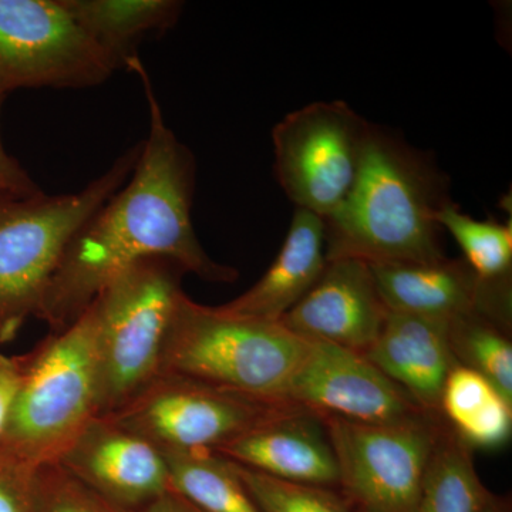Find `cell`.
I'll use <instances>...</instances> for the list:
<instances>
[{
    "label": "cell",
    "mask_w": 512,
    "mask_h": 512,
    "mask_svg": "<svg viewBox=\"0 0 512 512\" xmlns=\"http://www.w3.org/2000/svg\"><path fill=\"white\" fill-rule=\"evenodd\" d=\"M127 67L143 82L150 131L127 183L77 229L47 281L35 318L52 332L72 325L117 275L140 259H171L185 274L208 282L231 284L238 278L237 269L207 254L192 225L197 165L190 148L165 124L140 57Z\"/></svg>",
    "instance_id": "6da1fadb"
},
{
    "label": "cell",
    "mask_w": 512,
    "mask_h": 512,
    "mask_svg": "<svg viewBox=\"0 0 512 512\" xmlns=\"http://www.w3.org/2000/svg\"><path fill=\"white\" fill-rule=\"evenodd\" d=\"M450 201L446 175L427 154L370 124L348 197L325 220L326 259L389 264L443 258L439 212Z\"/></svg>",
    "instance_id": "7a4b0ae2"
},
{
    "label": "cell",
    "mask_w": 512,
    "mask_h": 512,
    "mask_svg": "<svg viewBox=\"0 0 512 512\" xmlns=\"http://www.w3.org/2000/svg\"><path fill=\"white\" fill-rule=\"evenodd\" d=\"M22 356V377L0 434V454L36 470L57 463L84 427L99 416L92 306L72 325L50 333Z\"/></svg>",
    "instance_id": "3957f363"
},
{
    "label": "cell",
    "mask_w": 512,
    "mask_h": 512,
    "mask_svg": "<svg viewBox=\"0 0 512 512\" xmlns=\"http://www.w3.org/2000/svg\"><path fill=\"white\" fill-rule=\"evenodd\" d=\"M141 143L74 194L0 192V343L35 318L47 281L77 229L127 183Z\"/></svg>",
    "instance_id": "277c9868"
},
{
    "label": "cell",
    "mask_w": 512,
    "mask_h": 512,
    "mask_svg": "<svg viewBox=\"0 0 512 512\" xmlns=\"http://www.w3.org/2000/svg\"><path fill=\"white\" fill-rule=\"evenodd\" d=\"M281 322L237 318L185 293L165 342L160 373L262 400H278L309 348Z\"/></svg>",
    "instance_id": "5b68a950"
},
{
    "label": "cell",
    "mask_w": 512,
    "mask_h": 512,
    "mask_svg": "<svg viewBox=\"0 0 512 512\" xmlns=\"http://www.w3.org/2000/svg\"><path fill=\"white\" fill-rule=\"evenodd\" d=\"M184 275L171 259H140L90 305L96 320L99 416L119 410L160 373L165 342L185 296Z\"/></svg>",
    "instance_id": "8992f818"
},
{
    "label": "cell",
    "mask_w": 512,
    "mask_h": 512,
    "mask_svg": "<svg viewBox=\"0 0 512 512\" xmlns=\"http://www.w3.org/2000/svg\"><path fill=\"white\" fill-rule=\"evenodd\" d=\"M339 467V491L367 512H416L444 419L424 414L396 424L319 417Z\"/></svg>",
    "instance_id": "52a82bcc"
},
{
    "label": "cell",
    "mask_w": 512,
    "mask_h": 512,
    "mask_svg": "<svg viewBox=\"0 0 512 512\" xmlns=\"http://www.w3.org/2000/svg\"><path fill=\"white\" fill-rule=\"evenodd\" d=\"M293 406L161 373L119 410L104 416L161 451H217Z\"/></svg>",
    "instance_id": "ba28073f"
},
{
    "label": "cell",
    "mask_w": 512,
    "mask_h": 512,
    "mask_svg": "<svg viewBox=\"0 0 512 512\" xmlns=\"http://www.w3.org/2000/svg\"><path fill=\"white\" fill-rule=\"evenodd\" d=\"M370 124L342 100L308 104L276 124V180L296 210L323 221L338 210L355 181Z\"/></svg>",
    "instance_id": "9c48e42d"
},
{
    "label": "cell",
    "mask_w": 512,
    "mask_h": 512,
    "mask_svg": "<svg viewBox=\"0 0 512 512\" xmlns=\"http://www.w3.org/2000/svg\"><path fill=\"white\" fill-rule=\"evenodd\" d=\"M114 66L62 0H0V94L30 87H93Z\"/></svg>",
    "instance_id": "30bf717a"
},
{
    "label": "cell",
    "mask_w": 512,
    "mask_h": 512,
    "mask_svg": "<svg viewBox=\"0 0 512 512\" xmlns=\"http://www.w3.org/2000/svg\"><path fill=\"white\" fill-rule=\"evenodd\" d=\"M281 400L318 417L366 424L403 423L433 414L424 412L362 353L312 340Z\"/></svg>",
    "instance_id": "8fae6325"
},
{
    "label": "cell",
    "mask_w": 512,
    "mask_h": 512,
    "mask_svg": "<svg viewBox=\"0 0 512 512\" xmlns=\"http://www.w3.org/2000/svg\"><path fill=\"white\" fill-rule=\"evenodd\" d=\"M57 463L123 512L171 491L163 451L107 416L94 417Z\"/></svg>",
    "instance_id": "7c38bea8"
},
{
    "label": "cell",
    "mask_w": 512,
    "mask_h": 512,
    "mask_svg": "<svg viewBox=\"0 0 512 512\" xmlns=\"http://www.w3.org/2000/svg\"><path fill=\"white\" fill-rule=\"evenodd\" d=\"M389 309L367 262L328 259L311 291L279 320L295 335L365 353L375 343Z\"/></svg>",
    "instance_id": "4fadbf2b"
},
{
    "label": "cell",
    "mask_w": 512,
    "mask_h": 512,
    "mask_svg": "<svg viewBox=\"0 0 512 512\" xmlns=\"http://www.w3.org/2000/svg\"><path fill=\"white\" fill-rule=\"evenodd\" d=\"M369 266L389 312L451 322L481 311L510 323L511 282L480 281L464 259Z\"/></svg>",
    "instance_id": "5bb4252c"
},
{
    "label": "cell",
    "mask_w": 512,
    "mask_h": 512,
    "mask_svg": "<svg viewBox=\"0 0 512 512\" xmlns=\"http://www.w3.org/2000/svg\"><path fill=\"white\" fill-rule=\"evenodd\" d=\"M214 453L279 480L339 490L338 461L322 420L299 406L259 424Z\"/></svg>",
    "instance_id": "9a60e30c"
},
{
    "label": "cell",
    "mask_w": 512,
    "mask_h": 512,
    "mask_svg": "<svg viewBox=\"0 0 512 512\" xmlns=\"http://www.w3.org/2000/svg\"><path fill=\"white\" fill-rule=\"evenodd\" d=\"M448 323L389 312L375 343L363 353L427 413L440 414L444 383L457 365Z\"/></svg>",
    "instance_id": "2e32d148"
},
{
    "label": "cell",
    "mask_w": 512,
    "mask_h": 512,
    "mask_svg": "<svg viewBox=\"0 0 512 512\" xmlns=\"http://www.w3.org/2000/svg\"><path fill=\"white\" fill-rule=\"evenodd\" d=\"M326 262L325 221L295 210L281 251L268 271L247 292L217 308L237 318L278 322L311 291Z\"/></svg>",
    "instance_id": "e0dca14e"
},
{
    "label": "cell",
    "mask_w": 512,
    "mask_h": 512,
    "mask_svg": "<svg viewBox=\"0 0 512 512\" xmlns=\"http://www.w3.org/2000/svg\"><path fill=\"white\" fill-rule=\"evenodd\" d=\"M80 28L100 47L114 69L127 67L136 46L154 32L177 22L183 3L177 0H62Z\"/></svg>",
    "instance_id": "ac0fdd59"
},
{
    "label": "cell",
    "mask_w": 512,
    "mask_h": 512,
    "mask_svg": "<svg viewBox=\"0 0 512 512\" xmlns=\"http://www.w3.org/2000/svg\"><path fill=\"white\" fill-rule=\"evenodd\" d=\"M440 414L468 447L498 450L511 439L512 403L480 373L458 363L444 383Z\"/></svg>",
    "instance_id": "d6986e66"
},
{
    "label": "cell",
    "mask_w": 512,
    "mask_h": 512,
    "mask_svg": "<svg viewBox=\"0 0 512 512\" xmlns=\"http://www.w3.org/2000/svg\"><path fill=\"white\" fill-rule=\"evenodd\" d=\"M491 495L478 477L473 448L444 421L421 484L416 512H481Z\"/></svg>",
    "instance_id": "ffe728a7"
},
{
    "label": "cell",
    "mask_w": 512,
    "mask_h": 512,
    "mask_svg": "<svg viewBox=\"0 0 512 512\" xmlns=\"http://www.w3.org/2000/svg\"><path fill=\"white\" fill-rule=\"evenodd\" d=\"M171 491L201 512H262L231 461L214 451H163Z\"/></svg>",
    "instance_id": "44dd1931"
},
{
    "label": "cell",
    "mask_w": 512,
    "mask_h": 512,
    "mask_svg": "<svg viewBox=\"0 0 512 512\" xmlns=\"http://www.w3.org/2000/svg\"><path fill=\"white\" fill-rule=\"evenodd\" d=\"M451 352L458 365L480 373L512 403L510 323L481 311L448 323Z\"/></svg>",
    "instance_id": "7402d4cb"
},
{
    "label": "cell",
    "mask_w": 512,
    "mask_h": 512,
    "mask_svg": "<svg viewBox=\"0 0 512 512\" xmlns=\"http://www.w3.org/2000/svg\"><path fill=\"white\" fill-rule=\"evenodd\" d=\"M439 224L461 248L464 261L487 284L511 282L512 224L476 220L460 211L453 201L439 212Z\"/></svg>",
    "instance_id": "603a6c76"
},
{
    "label": "cell",
    "mask_w": 512,
    "mask_h": 512,
    "mask_svg": "<svg viewBox=\"0 0 512 512\" xmlns=\"http://www.w3.org/2000/svg\"><path fill=\"white\" fill-rule=\"evenodd\" d=\"M232 466L262 512H353L338 488L292 483L241 464L232 463Z\"/></svg>",
    "instance_id": "cb8c5ba5"
},
{
    "label": "cell",
    "mask_w": 512,
    "mask_h": 512,
    "mask_svg": "<svg viewBox=\"0 0 512 512\" xmlns=\"http://www.w3.org/2000/svg\"><path fill=\"white\" fill-rule=\"evenodd\" d=\"M33 512H123L107 503L60 463L33 471Z\"/></svg>",
    "instance_id": "d4e9b609"
},
{
    "label": "cell",
    "mask_w": 512,
    "mask_h": 512,
    "mask_svg": "<svg viewBox=\"0 0 512 512\" xmlns=\"http://www.w3.org/2000/svg\"><path fill=\"white\" fill-rule=\"evenodd\" d=\"M33 471L0 454V512H33Z\"/></svg>",
    "instance_id": "484cf974"
},
{
    "label": "cell",
    "mask_w": 512,
    "mask_h": 512,
    "mask_svg": "<svg viewBox=\"0 0 512 512\" xmlns=\"http://www.w3.org/2000/svg\"><path fill=\"white\" fill-rule=\"evenodd\" d=\"M5 96L0 94V114ZM35 181L30 178L28 171L15 160L5 146H3L2 133H0V192H16V194H35L39 192Z\"/></svg>",
    "instance_id": "4316f807"
},
{
    "label": "cell",
    "mask_w": 512,
    "mask_h": 512,
    "mask_svg": "<svg viewBox=\"0 0 512 512\" xmlns=\"http://www.w3.org/2000/svg\"><path fill=\"white\" fill-rule=\"evenodd\" d=\"M23 356H8L0 353V434L5 427L10 404L22 377Z\"/></svg>",
    "instance_id": "83f0119b"
},
{
    "label": "cell",
    "mask_w": 512,
    "mask_h": 512,
    "mask_svg": "<svg viewBox=\"0 0 512 512\" xmlns=\"http://www.w3.org/2000/svg\"><path fill=\"white\" fill-rule=\"evenodd\" d=\"M130 512H201L194 505L188 503L185 498L181 497L174 491H168L163 497L158 498L154 503L140 508V510Z\"/></svg>",
    "instance_id": "f1b7e54d"
},
{
    "label": "cell",
    "mask_w": 512,
    "mask_h": 512,
    "mask_svg": "<svg viewBox=\"0 0 512 512\" xmlns=\"http://www.w3.org/2000/svg\"><path fill=\"white\" fill-rule=\"evenodd\" d=\"M481 512H512L510 498L493 494Z\"/></svg>",
    "instance_id": "f546056e"
},
{
    "label": "cell",
    "mask_w": 512,
    "mask_h": 512,
    "mask_svg": "<svg viewBox=\"0 0 512 512\" xmlns=\"http://www.w3.org/2000/svg\"><path fill=\"white\" fill-rule=\"evenodd\" d=\"M353 512H367V511L357 510V508H353Z\"/></svg>",
    "instance_id": "4dcf8cb0"
}]
</instances>
